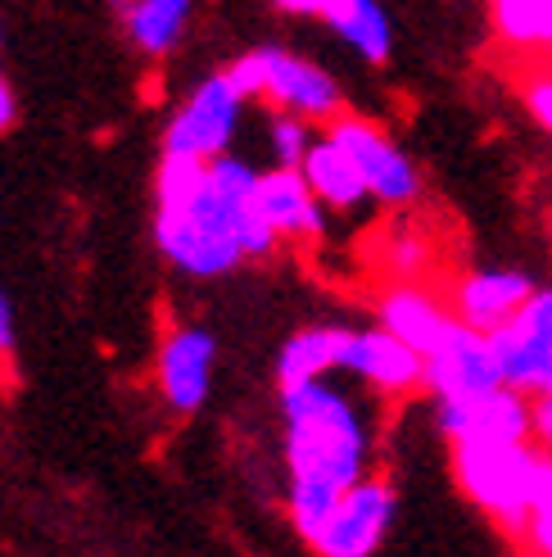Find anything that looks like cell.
Returning <instances> with one entry per match:
<instances>
[{
	"label": "cell",
	"instance_id": "obj_1",
	"mask_svg": "<svg viewBox=\"0 0 552 557\" xmlns=\"http://www.w3.org/2000/svg\"><path fill=\"white\" fill-rule=\"evenodd\" d=\"M154 240L186 276H227L244 259H272L281 245L259 213V169L231 150L217 159L163 154L154 177Z\"/></svg>",
	"mask_w": 552,
	"mask_h": 557
},
{
	"label": "cell",
	"instance_id": "obj_2",
	"mask_svg": "<svg viewBox=\"0 0 552 557\" xmlns=\"http://www.w3.org/2000/svg\"><path fill=\"white\" fill-rule=\"evenodd\" d=\"M286 426V508L294 535L309 544L340 494L372 471V426L349 389L326 376L281 385Z\"/></svg>",
	"mask_w": 552,
	"mask_h": 557
},
{
	"label": "cell",
	"instance_id": "obj_3",
	"mask_svg": "<svg viewBox=\"0 0 552 557\" xmlns=\"http://www.w3.org/2000/svg\"><path fill=\"white\" fill-rule=\"evenodd\" d=\"M453 481L480 512L493 517V525L520 544L530 525V485L539 449L535 440H453L449 444Z\"/></svg>",
	"mask_w": 552,
	"mask_h": 557
},
{
	"label": "cell",
	"instance_id": "obj_4",
	"mask_svg": "<svg viewBox=\"0 0 552 557\" xmlns=\"http://www.w3.org/2000/svg\"><path fill=\"white\" fill-rule=\"evenodd\" d=\"M231 82L244 91V100H272L286 114H299L309 123H330L344 114V91L322 64L303 60L281 46H259L227 69Z\"/></svg>",
	"mask_w": 552,
	"mask_h": 557
},
{
	"label": "cell",
	"instance_id": "obj_5",
	"mask_svg": "<svg viewBox=\"0 0 552 557\" xmlns=\"http://www.w3.org/2000/svg\"><path fill=\"white\" fill-rule=\"evenodd\" d=\"M326 136L353 159V169L363 173L367 195H372L376 205H385V209H412V205L422 200L426 186H422L417 163H412L394 146V136L385 132L380 123H372L363 114H349V109H344L340 119L326 123Z\"/></svg>",
	"mask_w": 552,
	"mask_h": 557
},
{
	"label": "cell",
	"instance_id": "obj_6",
	"mask_svg": "<svg viewBox=\"0 0 552 557\" xmlns=\"http://www.w3.org/2000/svg\"><path fill=\"white\" fill-rule=\"evenodd\" d=\"M394 517H399L394 481L380 476V471H367L363 481L340 494V504L330 508V517L309 540V548L317 557H376L394 531Z\"/></svg>",
	"mask_w": 552,
	"mask_h": 557
},
{
	"label": "cell",
	"instance_id": "obj_7",
	"mask_svg": "<svg viewBox=\"0 0 552 557\" xmlns=\"http://www.w3.org/2000/svg\"><path fill=\"white\" fill-rule=\"evenodd\" d=\"M244 91L231 82V73L204 77L196 91L181 100L168 132H163V154H190V159H217L236 141V127L244 114Z\"/></svg>",
	"mask_w": 552,
	"mask_h": 557
},
{
	"label": "cell",
	"instance_id": "obj_8",
	"mask_svg": "<svg viewBox=\"0 0 552 557\" xmlns=\"http://www.w3.org/2000/svg\"><path fill=\"white\" fill-rule=\"evenodd\" d=\"M489 349L499 358L503 385L539 395L552 372V286H535V295L499 331H489Z\"/></svg>",
	"mask_w": 552,
	"mask_h": 557
},
{
	"label": "cell",
	"instance_id": "obj_9",
	"mask_svg": "<svg viewBox=\"0 0 552 557\" xmlns=\"http://www.w3.org/2000/svg\"><path fill=\"white\" fill-rule=\"evenodd\" d=\"M493 385H503V376H499V358L489 349V336L449 318L444 336L426 354V389L435 395V404L439 399H476Z\"/></svg>",
	"mask_w": 552,
	"mask_h": 557
},
{
	"label": "cell",
	"instance_id": "obj_10",
	"mask_svg": "<svg viewBox=\"0 0 552 557\" xmlns=\"http://www.w3.org/2000/svg\"><path fill=\"white\" fill-rule=\"evenodd\" d=\"M435 426L453 440H530L535 435V395L516 385H493L476 399H439Z\"/></svg>",
	"mask_w": 552,
	"mask_h": 557
},
{
	"label": "cell",
	"instance_id": "obj_11",
	"mask_svg": "<svg viewBox=\"0 0 552 557\" xmlns=\"http://www.w3.org/2000/svg\"><path fill=\"white\" fill-rule=\"evenodd\" d=\"M344 372L385 399H407L417 389H426V354L403 345L385 326H363V331L353 326L349 349H344Z\"/></svg>",
	"mask_w": 552,
	"mask_h": 557
},
{
	"label": "cell",
	"instance_id": "obj_12",
	"mask_svg": "<svg viewBox=\"0 0 552 557\" xmlns=\"http://www.w3.org/2000/svg\"><path fill=\"white\" fill-rule=\"evenodd\" d=\"M535 295V276L520 272V268H472V272H457L444 299H449V313L476 331H499L520 304Z\"/></svg>",
	"mask_w": 552,
	"mask_h": 557
},
{
	"label": "cell",
	"instance_id": "obj_13",
	"mask_svg": "<svg viewBox=\"0 0 552 557\" xmlns=\"http://www.w3.org/2000/svg\"><path fill=\"white\" fill-rule=\"evenodd\" d=\"M213 368H217V341L204 326H177L159 349V389L168 408L196 412L204 408L213 389Z\"/></svg>",
	"mask_w": 552,
	"mask_h": 557
},
{
	"label": "cell",
	"instance_id": "obj_14",
	"mask_svg": "<svg viewBox=\"0 0 552 557\" xmlns=\"http://www.w3.org/2000/svg\"><path fill=\"white\" fill-rule=\"evenodd\" d=\"M372 309H376V326H385L417 354H430L453 318L444 290H435L426 282H385L372 299Z\"/></svg>",
	"mask_w": 552,
	"mask_h": 557
},
{
	"label": "cell",
	"instance_id": "obj_15",
	"mask_svg": "<svg viewBox=\"0 0 552 557\" xmlns=\"http://www.w3.org/2000/svg\"><path fill=\"white\" fill-rule=\"evenodd\" d=\"M259 213L267 218L276 240L286 245H317L326 236V205L313 195L299 169L276 163V169L259 173Z\"/></svg>",
	"mask_w": 552,
	"mask_h": 557
},
{
	"label": "cell",
	"instance_id": "obj_16",
	"mask_svg": "<svg viewBox=\"0 0 552 557\" xmlns=\"http://www.w3.org/2000/svg\"><path fill=\"white\" fill-rule=\"evenodd\" d=\"M353 326H299L294 336L276 354V385H299V381H317L330 372H344V349H349Z\"/></svg>",
	"mask_w": 552,
	"mask_h": 557
},
{
	"label": "cell",
	"instance_id": "obj_17",
	"mask_svg": "<svg viewBox=\"0 0 552 557\" xmlns=\"http://www.w3.org/2000/svg\"><path fill=\"white\" fill-rule=\"evenodd\" d=\"M299 173H303V182L313 186L317 200H322L326 209H336V213H353V209H363V205L372 200L363 173L353 169V159H349L336 141H330L326 132L313 136V146H309V154H303Z\"/></svg>",
	"mask_w": 552,
	"mask_h": 557
},
{
	"label": "cell",
	"instance_id": "obj_18",
	"mask_svg": "<svg viewBox=\"0 0 552 557\" xmlns=\"http://www.w3.org/2000/svg\"><path fill=\"white\" fill-rule=\"evenodd\" d=\"M326 27L336 33L353 54H363L367 64H385L394 50V23L385 14L380 0H330L326 5Z\"/></svg>",
	"mask_w": 552,
	"mask_h": 557
},
{
	"label": "cell",
	"instance_id": "obj_19",
	"mask_svg": "<svg viewBox=\"0 0 552 557\" xmlns=\"http://www.w3.org/2000/svg\"><path fill=\"white\" fill-rule=\"evenodd\" d=\"M489 27L512 54H552V0H489Z\"/></svg>",
	"mask_w": 552,
	"mask_h": 557
},
{
	"label": "cell",
	"instance_id": "obj_20",
	"mask_svg": "<svg viewBox=\"0 0 552 557\" xmlns=\"http://www.w3.org/2000/svg\"><path fill=\"white\" fill-rule=\"evenodd\" d=\"M190 10H196V0H127L131 46L146 54H168L186 33Z\"/></svg>",
	"mask_w": 552,
	"mask_h": 557
},
{
	"label": "cell",
	"instance_id": "obj_21",
	"mask_svg": "<svg viewBox=\"0 0 552 557\" xmlns=\"http://www.w3.org/2000/svg\"><path fill=\"white\" fill-rule=\"evenodd\" d=\"M385 272H390V282H422L435 263V249L430 240L417 232V227H394L385 236V255H380Z\"/></svg>",
	"mask_w": 552,
	"mask_h": 557
},
{
	"label": "cell",
	"instance_id": "obj_22",
	"mask_svg": "<svg viewBox=\"0 0 552 557\" xmlns=\"http://www.w3.org/2000/svg\"><path fill=\"white\" fill-rule=\"evenodd\" d=\"M313 123L309 119H299V114H276L272 119V159L281 163V169H299L303 163V154H309V146H313V132H309Z\"/></svg>",
	"mask_w": 552,
	"mask_h": 557
},
{
	"label": "cell",
	"instance_id": "obj_23",
	"mask_svg": "<svg viewBox=\"0 0 552 557\" xmlns=\"http://www.w3.org/2000/svg\"><path fill=\"white\" fill-rule=\"evenodd\" d=\"M516 91H520V104L530 109V119L552 136V69L535 64L526 77L516 82Z\"/></svg>",
	"mask_w": 552,
	"mask_h": 557
},
{
	"label": "cell",
	"instance_id": "obj_24",
	"mask_svg": "<svg viewBox=\"0 0 552 557\" xmlns=\"http://www.w3.org/2000/svg\"><path fill=\"white\" fill-rule=\"evenodd\" d=\"M526 557H552V517L548 512H530V525H526V540L516 544Z\"/></svg>",
	"mask_w": 552,
	"mask_h": 557
},
{
	"label": "cell",
	"instance_id": "obj_25",
	"mask_svg": "<svg viewBox=\"0 0 552 557\" xmlns=\"http://www.w3.org/2000/svg\"><path fill=\"white\" fill-rule=\"evenodd\" d=\"M535 449L539 454H548L552 458V395H548V389H539V395H535Z\"/></svg>",
	"mask_w": 552,
	"mask_h": 557
},
{
	"label": "cell",
	"instance_id": "obj_26",
	"mask_svg": "<svg viewBox=\"0 0 552 557\" xmlns=\"http://www.w3.org/2000/svg\"><path fill=\"white\" fill-rule=\"evenodd\" d=\"M272 5L281 14H290V18H322L330 0H272Z\"/></svg>",
	"mask_w": 552,
	"mask_h": 557
},
{
	"label": "cell",
	"instance_id": "obj_27",
	"mask_svg": "<svg viewBox=\"0 0 552 557\" xmlns=\"http://www.w3.org/2000/svg\"><path fill=\"white\" fill-rule=\"evenodd\" d=\"M14 349V313H10V299L0 295V354Z\"/></svg>",
	"mask_w": 552,
	"mask_h": 557
},
{
	"label": "cell",
	"instance_id": "obj_28",
	"mask_svg": "<svg viewBox=\"0 0 552 557\" xmlns=\"http://www.w3.org/2000/svg\"><path fill=\"white\" fill-rule=\"evenodd\" d=\"M14 114H18V104H14V91H10V82L0 77V132H5V127L14 123Z\"/></svg>",
	"mask_w": 552,
	"mask_h": 557
},
{
	"label": "cell",
	"instance_id": "obj_29",
	"mask_svg": "<svg viewBox=\"0 0 552 557\" xmlns=\"http://www.w3.org/2000/svg\"><path fill=\"white\" fill-rule=\"evenodd\" d=\"M543 389H548V395H552V372H548V376H543Z\"/></svg>",
	"mask_w": 552,
	"mask_h": 557
},
{
	"label": "cell",
	"instance_id": "obj_30",
	"mask_svg": "<svg viewBox=\"0 0 552 557\" xmlns=\"http://www.w3.org/2000/svg\"><path fill=\"white\" fill-rule=\"evenodd\" d=\"M0 46H5V27H0Z\"/></svg>",
	"mask_w": 552,
	"mask_h": 557
},
{
	"label": "cell",
	"instance_id": "obj_31",
	"mask_svg": "<svg viewBox=\"0 0 552 557\" xmlns=\"http://www.w3.org/2000/svg\"><path fill=\"white\" fill-rule=\"evenodd\" d=\"M118 5H127V0H118Z\"/></svg>",
	"mask_w": 552,
	"mask_h": 557
}]
</instances>
